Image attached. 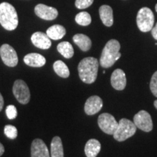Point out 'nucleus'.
I'll list each match as a JSON object with an SVG mask.
<instances>
[{
    "mask_svg": "<svg viewBox=\"0 0 157 157\" xmlns=\"http://www.w3.org/2000/svg\"><path fill=\"white\" fill-rule=\"evenodd\" d=\"M98 66V60L93 57H87L80 61L78 66V76L84 83L92 84L97 78Z\"/></svg>",
    "mask_w": 157,
    "mask_h": 157,
    "instance_id": "f257e3e1",
    "label": "nucleus"
},
{
    "mask_svg": "<svg viewBox=\"0 0 157 157\" xmlns=\"http://www.w3.org/2000/svg\"><path fill=\"white\" fill-rule=\"evenodd\" d=\"M13 92L15 98L20 103L23 105L29 103L31 98L30 90L24 81L21 79L16 80L13 84Z\"/></svg>",
    "mask_w": 157,
    "mask_h": 157,
    "instance_id": "423d86ee",
    "label": "nucleus"
},
{
    "mask_svg": "<svg viewBox=\"0 0 157 157\" xmlns=\"http://www.w3.org/2000/svg\"><path fill=\"white\" fill-rule=\"evenodd\" d=\"M94 0H76L75 6L78 9H86L92 5Z\"/></svg>",
    "mask_w": 157,
    "mask_h": 157,
    "instance_id": "a878e982",
    "label": "nucleus"
},
{
    "mask_svg": "<svg viewBox=\"0 0 157 157\" xmlns=\"http://www.w3.org/2000/svg\"><path fill=\"white\" fill-rule=\"evenodd\" d=\"M4 152H5V148H4L3 145L0 143V156H2Z\"/></svg>",
    "mask_w": 157,
    "mask_h": 157,
    "instance_id": "c756f323",
    "label": "nucleus"
},
{
    "mask_svg": "<svg viewBox=\"0 0 157 157\" xmlns=\"http://www.w3.org/2000/svg\"><path fill=\"white\" fill-rule=\"evenodd\" d=\"M101 143L96 139H90L84 147V152L87 157H96L101 151Z\"/></svg>",
    "mask_w": 157,
    "mask_h": 157,
    "instance_id": "f3484780",
    "label": "nucleus"
},
{
    "mask_svg": "<svg viewBox=\"0 0 157 157\" xmlns=\"http://www.w3.org/2000/svg\"><path fill=\"white\" fill-rule=\"evenodd\" d=\"M36 15L40 18L46 21H52L56 19L58 15V12L57 9L52 7H49L43 4H39L34 8Z\"/></svg>",
    "mask_w": 157,
    "mask_h": 157,
    "instance_id": "9d476101",
    "label": "nucleus"
},
{
    "mask_svg": "<svg viewBox=\"0 0 157 157\" xmlns=\"http://www.w3.org/2000/svg\"><path fill=\"white\" fill-rule=\"evenodd\" d=\"M58 51L65 58H71L74 56V48L71 43L68 42H62L57 46Z\"/></svg>",
    "mask_w": 157,
    "mask_h": 157,
    "instance_id": "412c9836",
    "label": "nucleus"
},
{
    "mask_svg": "<svg viewBox=\"0 0 157 157\" xmlns=\"http://www.w3.org/2000/svg\"><path fill=\"white\" fill-rule=\"evenodd\" d=\"M151 34L154 38L157 40V23L156 25L153 27V29H151Z\"/></svg>",
    "mask_w": 157,
    "mask_h": 157,
    "instance_id": "cd10ccee",
    "label": "nucleus"
},
{
    "mask_svg": "<svg viewBox=\"0 0 157 157\" xmlns=\"http://www.w3.org/2000/svg\"><path fill=\"white\" fill-rule=\"evenodd\" d=\"M120 44L116 39H111L104 47L100 59V64L103 68H110L117 61L121 54L119 52Z\"/></svg>",
    "mask_w": 157,
    "mask_h": 157,
    "instance_id": "f03ea898",
    "label": "nucleus"
},
{
    "mask_svg": "<svg viewBox=\"0 0 157 157\" xmlns=\"http://www.w3.org/2000/svg\"><path fill=\"white\" fill-rule=\"evenodd\" d=\"M50 157H64L63 147L60 137L56 136L51 142Z\"/></svg>",
    "mask_w": 157,
    "mask_h": 157,
    "instance_id": "a211bd4d",
    "label": "nucleus"
},
{
    "mask_svg": "<svg viewBox=\"0 0 157 157\" xmlns=\"http://www.w3.org/2000/svg\"><path fill=\"white\" fill-rule=\"evenodd\" d=\"M3 106H4V99H3L2 95V94L0 93V111L2 110Z\"/></svg>",
    "mask_w": 157,
    "mask_h": 157,
    "instance_id": "c85d7f7f",
    "label": "nucleus"
},
{
    "mask_svg": "<svg viewBox=\"0 0 157 157\" xmlns=\"http://www.w3.org/2000/svg\"><path fill=\"white\" fill-rule=\"evenodd\" d=\"M31 157H50L48 146L41 139H35L31 143Z\"/></svg>",
    "mask_w": 157,
    "mask_h": 157,
    "instance_id": "f8f14e48",
    "label": "nucleus"
},
{
    "mask_svg": "<svg viewBox=\"0 0 157 157\" xmlns=\"http://www.w3.org/2000/svg\"><path fill=\"white\" fill-rule=\"evenodd\" d=\"M75 21L78 25L86 26L91 23L92 19L91 16L87 12H81L76 15Z\"/></svg>",
    "mask_w": 157,
    "mask_h": 157,
    "instance_id": "5701e85b",
    "label": "nucleus"
},
{
    "mask_svg": "<svg viewBox=\"0 0 157 157\" xmlns=\"http://www.w3.org/2000/svg\"><path fill=\"white\" fill-rule=\"evenodd\" d=\"M66 29L61 25H53L47 30L46 34L50 39L58 40L66 35Z\"/></svg>",
    "mask_w": 157,
    "mask_h": 157,
    "instance_id": "aec40b11",
    "label": "nucleus"
},
{
    "mask_svg": "<svg viewBox=\"0 0 157 157\" xmlns=\"http://www.w3.org/2000/svg\"><path fill=\"white\" fill-rule=\"evenodd\" d=\"M4 132L6 136L11 140H14L17 136V129L15 126L7 124L5 127Z\"/></svg>",
    "mask_w": 157,
    "mask_h": 157,
    "instance_id": "b1692460",
    "label": "nucleus"
},
{
    "mask_svg": "<svg viewBox=\"0 0 157 157\" xmlns=\"http://www.w3.org/2000/svg\"><path fill=\"white\" fill-rule=\"evenodd\" d=\"M0 56L6 66L9 67H15L18 63L16 51L15 49L7 44H4L0 48Z\"/></svg>",
    "mask_w": 157,
    "mask_h": 157,
    "instance_id": "6e6552de",
    "label": "nucleus"
},
{
    "mask_svg": "<svg viewBox=\"0 0 157 157\" xmlns=\"http://www.w3.org/2000/svg\"><path fill=\"white\" fill-rule=\"evenodd\" d=\"M99 14L102 22L105 26L110 27L113 25V10L110 6L102 5L99 9Z\"/></svg>",
    "mask_w": 157,
    "mask_h": 157,
    "instance_id": "dca6fc26",
    "label": "nucleus"
},
{
    "mask_svg": "<svg viewBox=\"0 0 157 157\" xmlns=\"http://www.w3.org/2000/svg\"><path fill=\"white\" fill-rule=\"evenodd\" d=\"M150 89L155 97L157 98V71L153 74L150 83Z\"/></svg>",
    "mask_w": 157,
    "mask_h": 157,
    "instance_id": "bb28decb",
    "label": "nucleus"
},
{
    "mask_svg": "<svg viewBox=\"0 0 157 157\" xmlns=\"http://www.w3.org/2000/svg\"><path fill=\"white\" fill-rule=\"evenodd\" d=\"M112 87L117 90H123L126 87L127 78L124 72L121 69H116L111 77Z\"/></svg>",
    "mask_w": 157,
    "mask_h": 157,
    "instance_id": "4468645a",
    "label": "nucleus"
},
{
    "mask_svg": "<svg viewBox=\"0 0 157 157\" xmlns=\"http://www.w3.org/2000/svg\"><path fill=\"white\" fill-rule=\"evenodd\" d=\"M134 124L137 128L144 132H150L153 129V122L151 115L146 111H140L134 116Z\"/></svg>",
    "mask_w": 157,
    "mask_h": 157,
    "instance_id": "1a4fd4ad",
    "label": "nucleus"
},
{
    "mask_svg": "<svg viewBox=\"0 0 157 157\" xmlns=\"http://www.w3.org/2000/svg\"><path fill=\"white\" fill-rule=\"evenodd\" d=\"M53 69L55 72L60 77L67 78L70 75V71L68 66L61 60H57L54 63Z\"/></svg>",
    "mask_w": 157,
    "mask_h": 157,
    "instance_id": "4be33fe9",
    "label": "nucleus"
},
{
    "mask_svg": "<svg viewBox=\"0 0 157 157\" xmlns=\"http://www.w3.org/2000/svg\"><path fill=\"white\" fill-rule=\"evenodd\" d=\"M154 106H155V108H156V109H157V100H156V101H154Z\"/></svg>",
    "mask_w": 157,
    "mask_h": 157,
    "instance_id": "7c9ffc66",
    "label": "nucleus"
},
{
    "mask_svg": "<svg viewBox=\"0 0 157 157\" xmlns=\"http://www.w3.org/2000/svg\"><path fill=\"white\" fill-rule=\"evenodd\" d=\"M154 24V15L148 7H143L137 15V25L142 32L151 31Z\"/></svg>",
    "mask_w": 157,
    "mask_h": 157,
    "instance_id": "39448f33",
    "label": "nucleus"
},
{
    "mask_svg": "<svg viewBox=\"0 0 157 157\" xmlns=\"http://www.w3.org/2000/svg\"><path fill=\"white\" fill-rule=\"evenodd\" d=\"M98 123L101 130L108 135H113L118 127V122L115 118L108 113H103L100 115Z\"/></svg>",
    "mask_w": 157,
    "mask_h": 157,
    "instance_id": "0eeeda50",
    "label": "nucleus"
},
{
    "mask_svg": "<svg viewBox=\"0 0 157 157\" xmlns=\"http://www.w3.org/2000/svg\"><path fill=\"white\" fill-rule=\"evenodd\" d=\"M137 127L134 122L127 119H121L118 123V127L113 133V137L119 142L126 140L134 135Z\"/></svg>",
    "mask_w": 157,
    "mask_h": 157,
    "instance_id": "20e7f679",
    "label": "nucleus"
},
{
    "mask_svg": "<svg viewBox=\"0 0 157 157\" xmlns=\"http://www.w3.org/2000/svg\"><path fill=\"white\" fill-rule=\"evenodd\" d=\"M73 41L75 44L84 52H87L91 48V39L86 35L77 34L73 36Z\"/></svg>",
    "mask_w": 157,
    "mask_h": 157,
    "instance_id": "6ab92c4d",
    "label": "nucleus"
},
{
    "mask_svg": "<svg viewBox=\"0 0 157 157\" xmlns=\"http://www.w3.org/2000/svg\"><path fill=\"white\" fill-rule=\"evenodd\" d=\"M6 115L9 119H14L17 117V111L15 105H9L6 109Z\"/></svg>",
    "mask_w": 157,
    "mask_h": 157,
    "instance_id": "393cba45",
    "label": "nucleus"
},
{
    "mask_svg": "<svg viewBox=\"0 0 157 157\" xmlns=\"http://www.w3.org/2000/svg\"><path fill=\"white\" fill-rule=\"evenodd\" d=\"M23 61L27 66L31 67H42L46 63V59L39 53H29L23 58Z\"/></svg>",
    "mask_w": 157,
    "mask_h": 157,
    "instance_id": "2eb2a0df",
    "label": "nucleus"
},
{
    "mask_svg": "<svg viewBox=\"0 0 157 157\" xmlns=\"http://www.w3.org/2000/svg\"><path fill=\"white\" fill-rule=\"evenodd\" d=\"M103 107V101L99 96L90 97L84 105V111L87 115H94L101 111Z\"/></svg>",
    "mask_w": 157,
    "mask_h": 157,
    "instance_id": "9b49d317",
    "label": "nucleus"
},
{
    "mask_svg": "<svg viewBox=\"0 0 157 157\" xmlns=\"http://www.w3.org/2000/svg\"><path fill=\"white\" fill-rule=\"evenodd\" d=\"M0 24L8 31H13L17 27L18 17L16 10L10 3L0 4Z\"/></svg>",
    "mask_w": 157,
    "mask_h": 157,
    "instance_id": "7ed1b4c3",
    "label": "nucleus"
},
{
    "mask_svg": "<svg viewBox=\"0 0 157 157\" xmlns=\"http://www.w3.org/2000/svg\"><path fill=\"white\" fill-rule=\"evenodd\" d=\"M31 42L33 44L36 48L42 49V50H48L51 47L52 42H51L50 39L47 35L43 32L37 31L32 34L31 37Z\"/></svg>",
    "mask_w": 157,
    "mask_h": 157,
    "instance_id": "ddd939ff",
    "label": "nucleus"
},
{
    "mask_svg": "<svg viewBox=\"0 0 157 157\" xmlns=\"http://www.w3.org/2000/svg\"><path fill=\"white\" fill-rule=\"evenodd\" d=\"M155 9H156V13H157V4L156 5V7H155Z\"/></svg>",
    "mask_w": 157,
    "mask_h": 157,
    "instance_id": "2f4dec72",
    "label": "nucleus"
}]
</instances>
